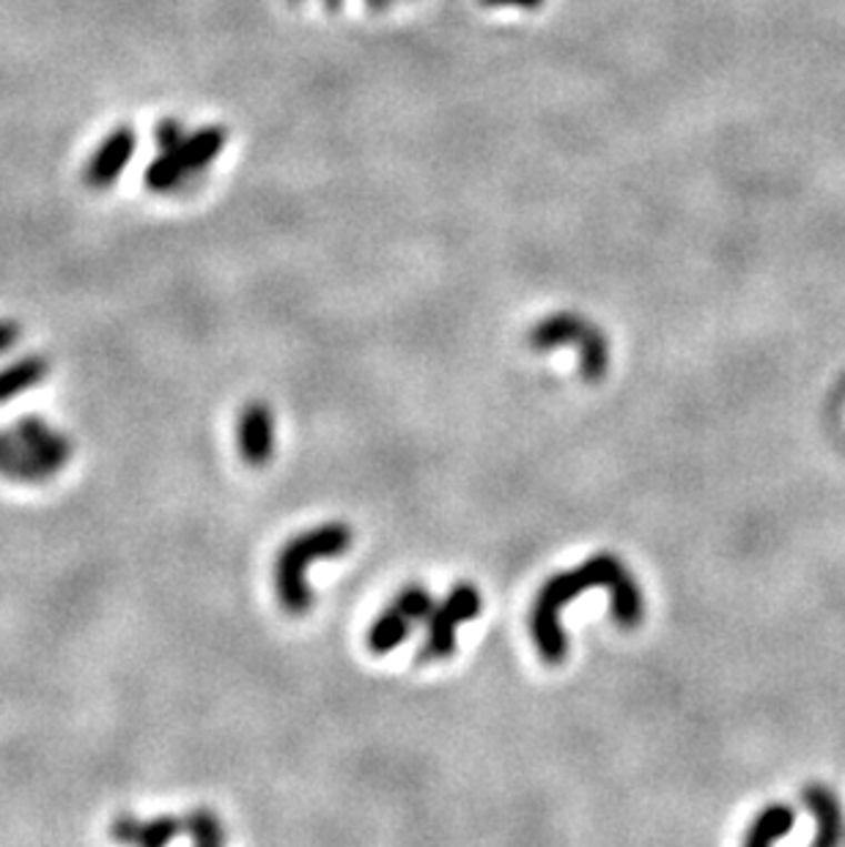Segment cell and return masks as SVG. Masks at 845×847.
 <instances>
[{
    "instance_id": "30bf717a",
    "label": "cell",
    "mask_w": 845,
    "mask_h": 847,
    "mask_svg": "<svg viewBox=\"0 0 845 847\" xmlns=\"http://www.w3.org/2000/svg\"><path fill=\"white\" fill-rule=\"evenodd\" d=\"M0 477L11 483H48L52 481V472L44 470L33 453L20 442L14 431H0Z\"/></svg>"
},
{
    "instance_id": "e0dca14e",
    "label": "cell",
    "mask_w": 845,
    "mask_h": 847,
    "mask_svg": "<svg viewBox=\"0 0 845 847\" xmlns=\"http://www.w3.org/2000/svg\"><path fill=\"white\" fill-rule=\"evenodd\" d=\"M20 335L22 330L14 319H0V354L11 352L20 343Z\"/></svg>"
},
{
    "instance_id": "52a82bcc",
    "label": "cell",
    "mask_w": 845,
    "mask_h": 847,
    "mask_svg": "<svg viewBox=\"0 0 845 847\" xmlns=\"http://www.w3.org/2000/svg\"><path fill=\"white\" fill-rule=\"evenodd\" d=\"M17 436L20 442L33 453V458L44 466V470L58 475L63 466L72 461V442H69L67 434H61L58 428H52L48 420L37 417V414H28V417H20L14 423Z\"/></svg>"
},
{
    "instance_id": "8992f818",
    "label": "cell",
    "mask_w": 845,
    "mask_h": 847,
    "mask_svg": "<svg viewBox=\"0 0 845 847\" xmlns=\"http://www.w3.org/2000/svg\"><path fill=\"white\" fill-rule=\"evenodd\" d=\"M135 145L138 138L132 127H115V130L97 145L94 154H91L89 165H85V184H89L91 190H108V186L127 171L132 154H135Z\"/></svg>"
},
{
    "instance_id": "9c48e42d",
    "label": "cell",
    "mask_w": 845,
    "mask_h": 847,
    "mask_svg": "<svg viewBox=\"0 0 845 847\" xmlns=\"http://www.w3.org/2000/svg\"><path fill=\"white\" fill-rule=\"evenodd\" d=\"M804 806L815 817V847H832L843 839L845 815L835 793L824 785H807L802 790Z\"/></svg>"
},
{
    "instance_id": "5b68a950",
    "label": "cell",
    "mask_w": 845,
    "mask_h": 847,
    "mask_svg": "<svg viewBox=\"0 0 845 847\" xmlns=\"http://www.w3.org/2000/svg\"><path fill=\"white\" fill-rule=\"evenodd\" d=\"M237 447L248 466L270 464L275 455V412L270 409V403H244L237 423Z\"/></svg>"
},
{
    "instance_id": "9a60e30c",
    "label": "cell",
    "mask_w": 845,
    "mask_h": 847,
    "mask_svg": "<svg viewBox=\"0 0 845 847\" xmlns=\"http://www.w3.org/2000/svg\"><path fill=\"white\" fill-rule=\"evenodd\" d=\"M184 834L190 837L192 845L198 847H218L225 843V831L220 817L212 809H192L182 817Z\"/></svg>"
},
{
    "instance_id": "2e32d148",
    "label": "cell",
    "mask_w": 845,
    "mask_h": 847,
    "mask_svg": "<svg viewBox=\"0 0 845 847\" xmlns=\"http://www.w3.org/2000/svg\"><path fill=\"white\" fill-rule=\"evenodd\" d=\"M395 604H399L406 615L415 617V621H429L431 609H434V598H431L429 589L421 587V584H410V587L401 589V593L395 595Z\"/></svg>"
},
{
    "instance_id": "ac0fdd59",
    "label": "cell",
    "mask_w": 845,
    "mask_h": 847,
    "mask_svg": "<svg viewBox=\"0 0 845 847\" xmlns=\"http://www.w3.org/2000/svg\"><path fill=\"white\" fill-rule=\"evenodd\" d=\"M489 9H539L544 0H481Z\"/></svg>"
},
{
    "instance_id": "ffe728a7",
    "label": "cell",
    "mask_w": 845,
    "mask_h": 847,
    "mask_svg": "<svg viewBox=\"0 0 845 847\" xmlns=\"http://www.w3.org/2000/svg\"><path fill=\"white\" fill-rule=\"evenodd\" d=\"M322 3L328 11H338L343 6V0H322Z\"/></svg>"
},
{
    "instance_id": "4fadbf2b",
    "label": "cell",
    "mask_w": 845,
    "mask_h": 847,
    "mask_svg": "<svg viewBox=\"0 0 845 847\" xmlns=\"http://www.w3.org/2000/svg\"><path fill=\"white\" fill-rule=\"evenodd\" d=\"M418 621L415 617L406 615L399 604H390L382 615L371 623L369 628V647L376 653V656H384V653H393L406 636L412 634V625Z\"/></svg>"
},
{
    "instance_id": "ba28073f",
    "label": "cell",
    "mask_w": 845,
    "mask_h": 847,
    "mask_svg": "<svg viewBox=\"0 0 845 847\" xmlns=\"http://www.w3.org/2000/svg\"><path fill=\"white\" fill-rule=\"evenodd\" d=\"M179 834H184V820L173 815H160V817H151V820L121 815L115 817L113 826H110V837H113L115 843L141 845V847L171 845Z\"/></svg>"
},
{
    "instance_id": "3957f363",
    "label": "cell",
    "mask_w": 845,
    "mask_h": 847,
    "mask_svg": "<svg viewBox=\"0 0 845 847\" xmlns=\"http://www.w3.org/2000/svg\"><path fill=\"white\" fill-rule=\"evenodd\" d=\"M527 343L535 352H552L557 346H574L580 354V373L585 382H602L610 367L607 335L576 313H555L530 330Z\"/></svg>"
},
{
    "instance_id": "6da1fadb",
    "label": "cell",
    "mask_w": 845,
    "mask_h": 847,
    "mask_svg": "<svg viewBox=\"0 0 845 847\" xmlns=\"http://www.w3.org/2000/svg\"><path fill=\"white\" fill-rule=\"evenodd\" d=\"M596 587L610 589V612L617 625L634 628L643 621L645 601L632 571L615 554H593L580 568L550 576L535 595L533 609H530V636L546 664H563L569 656V636L561 623L563 609L582 593Z\"/></svg>"
},
{
    "instance_id": "277c9868",
    "label": "cell",
    "mask_w": 845,
    "mask_h": 847,
    "mask_svg": "<svg viewBox=\"0 0 845 847\" xmlns=\"http://www.w3.org/2000/svg\"><path fill=\"white\" fill-rule=\"evenodd\" d=\"M483 609L481 589L470 582H459L440 604H434L425 621V639L418 658L421 662H442L456 651V631L462 623L475 621Z\"/></svg>"
},
{
    "instance_id": "d6986e66",
    "label": "cell",
    "mask_w": 845,
    "mask_h": 847,
    "mask_svg": "<svg viewBox=\"0 0 845 847\" xmlns=\"http://www.w3.org/2000/svg\"><path fill=\"white\" fill-rule=\"evenodd\" d=\"M365 3H369V9L384 11V9H390V6H393V0H365Z\"/></svg>"
},
{
    "instance_id": "7a4b0ae2",
    "label": "cell",
    "mask_w": 845,
    "mask_h": 847,
    "mask_svg": "<svg viewBox=\"0 0 845 847\" xmlns=\"http://www.w3.org/2000/svg\"><path fill=\"white\" fill-rule=\"evenodd\" d=\"M352 527L343 522H328L291 537L275 559V593L289 615L302 617L311 612L313 593L308 584V568L319 559L343 557L352 548Z\"/></svg>"
},
{
    "instance_id": "7c38bea8",
    "label": "cell",
    "mask_w": 845,
    "mask_h": 847,
    "mask_svg": "<svg viewBox=\"0 0 845 847\" xmlns=\"http://www.w3.org/2000/svg\"><path fill=\"white\" fill-rule=\"evenodd\" d=\"M50 362L42 354H26V357L9 362L0 367V403L20 399L28 390L39 387L48 379Z\"/></svg>"
},
{
    "instance_id": "5bb4252c",
    "label": "cell",
    "mask_w": 845,
    "mask_h": 847,
    "mask_svg": "<svg viewBox=\"0 0 845 847\" xmlns=\"http://www.w3.org/2000/svg\"><path fill=\"white\" fill-rule=\"evenodd\" d=\"M796 826V811L788 804H768L766 809L757 811V817L752 820L744 845L747 847H766L777 839L788 837Z\"/></svg>"
},
{
    "instance_id": "44dd1931",
    "label": "cell",
    "mask_w": 845,
    "mask_h": 847,
    "mask_svg": "<svg viewBox=\"0 0 845 847\" xmlns=\"http://www.w3.org/2000/svg\"><path fill=\"white\" fill-rule=\"evenodd\" d=\"M291 3H302V0H291Z\"/></svg>"
},
{
    "instance_id": "8fae6325",
    "label": "cell",
    "mask_w": 845,
    "mask_h": 847,
    "mask_svg": "<svg viewBox=\"0 0 845 847\" xmlns=\"http://www.w3.org/2000/svg\"><path fill=\"white\" fill-rule=\"evenodd\" d=\"M225 138H229V132L218 124L184 134V140L179 143V162L184 168V177L192 179L195 173L207 171L218 160L220 151H223Z\"/></svg>"
}]
</instances>
